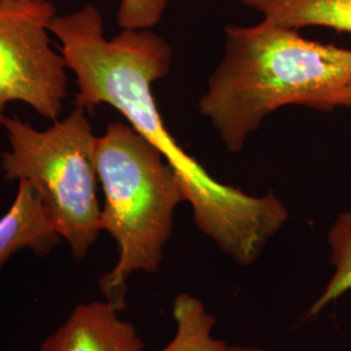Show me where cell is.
I'll list each match as a JSON object with an SVG mask.
<instances>
[{"mask_svg": "<svg viewBox=\"0 0 351 351\" xmlns=\"http://www.w3.org/2000/svg\"><path fill=\"white\" fill-rule=\"evenodd\" d=\"M176 335L160 351H226L228 345L213 337L216 319L206 311L203 302L181 293L173 301Z\"/></svg>", "mask_w": 351, "mask_h": 351, "instance_id": "9", "label": "cell"}, {"mask_svg": "<svg viewBox=\"0 0 351 351\" xmlns=\"http://www.w3.org/2000/svg\"><path fill=\"white\" fill-rule=\"evenodd\" d=\"M167 7V0H121L117 23L123 29H149L156 25Z\"/></svg>", "mask_w": 351, "mask_h": 351, "instance_id": "11", "label": "cell"}, {"mask_svg": "<svg viewBox=\"0 0 351 351\" xmlns=\"http://www.w3.org/2000/svg\"><path fill=\"white\" fill-rule=\"evenodd\" d=\"M51 33L75 75V106L93 112L108 104L121 113L175 169L198 229L241 267L255 263L288 221V208L274 193L250 195L217 181L165 128L151 86L171 71L169 45L147 29H123L107 39L101 12L91 4L58 16Z\"/></svg>", "mask_w": 351, "mask_h": 351, "instance_id": "1", "label": "cell"}, {"mask_svg": "<svg viewBox=\"0 0 351 351\" xmlns=\"http://www.w3.org/2000/svg\"><path fill=\"white\" fill-rule=\"evenodd\" d=\"M349 85L351 50L262 20L226 27L224 56L198 108L226 149L239 152L268 114L291 104L336 110Z\"/></svg>", "mask_w": 351, "mask_h": 351, "instance_id": "2", "label": "cell"}, {"mask_svg": "<svg viewBox=\"0 0 351 351\" xmlns=\"http://www.w3.org/2000/svg\"><path fill=\"white\" fill-rule=\"evenodd\" d=\"M326 239L330 249L333 275L308 308V317L320 314L328 304L351 291V211H343L336 216Z\"/></svg>", "mask_w": 351, "mask_h": 351, "instance_id": "10", "label": "cell"}, {"mask_svg": "<svg viewBox=\"0 0 351 351\" xmlns=\"http://www.w3.org/2000/svg\"><path fill=\"white\" fill-rule=\"evenodd\" d=\"M95 167L104 193L101 229L117 243L119 259L99 280L107 301L125 308L128 280L158 272L185 202L181 181L163 154L129 124L114 121L95 139Z\"/></svg>", "mask_w": 351, "mask_h": 351, "instance_id": "3", "label": "cell"}, {"mask_svg": "<svg viewBox=\"0 0 351 351\" xmlns=\"http://www.w3.org/2000/svg\"><path fill=\"white\" fill-rule=\"evenodd\" d=\"M337 106H339V107H345V108L351 110V85H349L341 93Z\"/></svg>", "mask_w": 351, "mask_h": 351, "instance_id": "12", "label": "cell"}, {"mask_svg": "<svg viewBox=\"0 0 351 351\" xmlns=\"http://www.w3.org/2000/svg\"><path fill=\"white\" fill-rule=\"evenodd\" d=\"M226 351H268L263 349H256V348H245V346H228Z\"/></svg>", "mask_w": 351, "mask_h": 351, "instance_id": "13", "label": "cell"}, {"mask_svg": "<svg viewBox=\"0 0 351 351\" xmlns=\"http://www.w3.org/2000/svg\"><path fill=\"white\" fill-rule=\"evenodd\" d=\"M120 311L107 300L78 304L39 351H143L136 326Z\"/></svg>", "mask_w": 351, "mask_h": 351, "instance_id": "6", "label": "cell"}, {"mask_svg": "<svg viewBox=\"0 0 351 351\" xmlns=\"http://www.w3.org/2000/svg\"><path fill=\"white\" fill-rule=\"evenodd\" d=\"M55 16L49 0L0 3V128L11 101H24L53 121L63 110L68 66L51 47Z\"/></svg>", "mask_w": 351, "mask_h": 351, "instance_id": "5", "label": "cell"}, {"mask_svg": "<svg viewBox=\"0 0 351 351\" xmlns=\"http://www.w3.org/2000/svg\"><path fill=\"white\" fill-rule=\"evenodd\" d=\"M60 239L37 190L20 180L11 208L0 217V269L19 251L46 256Z\"/></svg>", "mask_w": 351, "mask_h": 351, "instance_id": "7", "label": "cell"}, {"mask_svg": "<svg viewBox=\"0 0 351 351\" xmlns=\"http://www.w3.org/2000/svg\"><path fill=\"white\" fill-rule=\"evenodd\" d=\"M5 1H24V0H0V3H5Z\"/></svg>", "mask_w": 351, "mask_h": 351, "instance_id": "14", "label": "cell"}, {"mask_svg": "<svg viewBox=\"0 0 351 351\" xmlns=\"http://www.w3.org/2000/svg\"><path fill=\"white\" fill-rule=\"evenodd\" d=\"M263 21L290 29L322 26L351 34V0H241Z\"/></svg>", "mask_w": 351, "mask_h": 351, "instance_id": "8", "label": "cell"}, {"mask_svg": "<svg viewBox=\"0 0 351 351\" xmlns=\"http://www.w3.org/2000/svg\"><path fill=\"white\" fill-rule=\"evenodd\" d=\"M4 128L11 145L3 154L5 178L33 185L73 258L82 261L101 230L97 137L86 111L75 106L64 120L40 132L17 117H7Z\"/></svg>", "mask_w": 351, "mask_h": 351, "instance_id": "4", "label": "cell"}]
</instances>
